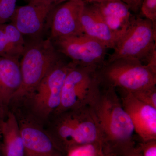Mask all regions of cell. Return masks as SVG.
I'll list each match as a JSON object with an SVG mask.
<instances>
[{
	"label": "cell",
	"mask_w": 156,
	"mask_h": 156,
	"mask_svg": "<svg viewBox=\"0 0 156 156\" xmlns=\"http://www.w3.org/2000/svg\"><path fill=\"white\" fill-rule=\"evenodd\" d=\"M89 107L100 130L105 154L122 156L135 147L134 126L116 89L101 86L99 94Z\"/></svg>",
	"instance_id": "obj_1"
},
{
	"label": "cell",
	"mask_w": 156,
	"mask_h": 156,
	"mask_svg": "<svg viewBox=\"0 0 156 156\" xmlns=\"http://www.w3.org/2000/svg\"><path fill=\"white\" fill-rule=\"evenodd\" d=\"M46 131L66 154L73 148L93 143L101 144L97 122L89 106L68 110L52 115Z\"/></svg>",
	"instance_id": "obj_2"
},
{
	"label": "cell",
	"mask_w": 156,
	"mask_h": 156,
	"mask_svg": "<svg viewBox=\"0 0 156 156\" xmlns=\"http://www.w3.org/2000/svg\"><path fill=\"white\" fill-rule=\"evenodd\" d=\"M22 57L20 62L22 83L11 100L22 98L32 92L61 59L51 39L41 37L27 43Z\"/></svg>",
	"instance_id": "obj_3"
},
{
	"label": "cell",
	"mask_w": 156,
	"mask_h": 156,
	"mask_svg": "<svg viewBox=\"0 0 156 156\" xmlns=\"http://www.w3.org/2000/svg\"><path fill=\"white\" fill-rule=\"evenodd\" d=\"M75 63L60 59L49 71L33 91L18 99L45 125L58 108L65 79Z\"/></svg>",
	"instance_id": "obj_4"
},
{
	"label": "cell",
	"mask_w": 156,
	"mask_h": 156,
	"mask_svg": "<svg viewBox=\"0 0 156 156\" xmlns=\"http://www.w3.org/2000/svg\"><path fill=\"white\" fill-rule=\"evenodd\" d=\"M101 87L133 92L156 86V72L136 59L121 58L98 69Z\"/></svg>",
	"instance_id": "obj_5"
},
{
	"label": "cell",
	"mask_w": 156,
	"mask_h": 156,
	"mask_svg": "<svg viewBox=\"0 0 156 156\" xmlns=\"http://www.w3.org/2000/svg\"><path fill=\"white\" fill-rule=\"evenodd\" d=\"M98 68L76 64L70 70L63 83L60 105L52 115L92 104L101 88Z\"/></svg>",
	"instance_id": "obj_6"
},
{
	"label": "cell",
	"mask_w": 156,
	"mask_h": 156,
	"mask_svg": "<svg viewBox=\"0 0 156 156\" xmlns=\"http://www.w3.org/2000/svg\"><path fill=\"white\" fill-rule=\"evenodd\" d=\"M8 108L17 119L24 147V156H66L49 135L44 125L22 102L12 100Z\"/></svg>",
	"instance_id": "obj_7"
},
{
	"label": "cell",
	"mask_w": 156,
	"mask_h": 156,
	"mask_svg": "<svg viewBox=\"0 0 156 156\" xmlns=\"http://www.w3.org/2000/svg\"><path fill=\"white\" fill-rule=\"evenodd\" d=\"M156 24L146 18L134 17L126 32L118 41L105 62L121 58L147 61L156 49Z\"/></svg>",
	"instance_id": "obj_8"
},
{
	"label": "cell",
	"mask_w": 156,
	"mask_h": 156,
	"mask_svg": "<svg viewBox=\"0 0 156 156\" xmlns=\"http://www.w3.org/2000/svg\"><path fill=\"white\" fill-rule=\"evenodd\" d=\"M53 41L58 51L69 57L77 65L99 68L105 62L107 48L83 34Z\"/></svg>",
	"instance_id": "obj_9"
},
{
	"label": "cell",
	"mask_w": 156,
	"mask_h": 156,
	"mask_svg": "<svg viewBox=\"0 0 156 156\" xmlns=\"http://www.w3.org/2000/svg\"><path fill=\"white\" fill-rule=\"evenodd\" d=\"M85 3L82 0H70L55 6L50 11V39L74 36L83 34L81 17Z\"/></svg>",
	"instance_id": "obj_10"
},
{
	"label": "cell",
	"mask_w": 156,
	"mask_h": 156,
	"mask_svg": "<svg viewBox=\"0 0 156 156\" xmlns=\"http://www.w3.org/2000/svg\"><path fill=\"white\" fill-rule=\"evenodd\" d=\"M122 105L141 141L156 139V108L141 102L130 92L122 91Z\"/></svg>",
	"instance_id": "obj_11"
},
{
	"label": "cell",
	"mask_w": 156,
	"mask_h": 156,
	"mask_svg": "<svg viewBox=\"0 0 156 156\" xmlns=\"http://www.w3.org/2000/svg\"><path fill=\"white\" fill-rule=\"evenodd\" d=\"M54 6L34 5L17 6L10 20L23 35L41 37L46 20Z\"/></svg>",
	"instance_id": "obj_12"
},
{
	"label": "cell",
	"mask_w": 156,
	"mask_h": 156,
	"mask_svg": "<svg viewBox=\"0 0 156 156\" xmlns=\"http://www.w3.org/2000/svg\"><path fill=\"white\" fill-rule=\"evenodd\" d=\"M93 4L119 41L126 32L134 17L129 6L122 0H107Z\"/></svg>",
	"instance_id": "obj_13"
},
{
	"label": "cell",
	"mask_w": 156,
	"mask_h": 156,
	"mask_svg": "<svg viewBox=\"0 0 156 156\" xmlns=\"http://www.w3.org/2000/svg\"><path fill=\"white\" fill-rule=\"evenodd\" d=\"M81 26L84 34L100 42L108 49L114 48L118 39L94 4H85L81 17Z\"/></svg>",
	"instance_id": "obj_14"
},
{
	"label": "cell",
	"mask_w": 156,
	"mask_h": 156,
	"mask_svg": "<svg viewBox=\"0 0 156 156\" xmlns=\"http://www.w3.org/2000/svg\"><path fill=\"white\" fill-rule=\"evenodd\" d=\"M21 83L19 59L0 57V99L8 107Z\"/></svg>",
	"instance_id": "obj_15"
},
{
	"label": "cell",
	"mask_w": 156,
	"mask_h": 156,
	"mask_svg": "<svg viewBox=\"0 0 156 156\" xmlns=\"http://www.w3.org/2000/svg\"><path fill=\"white\" fill-rule=\"evenodd\" d=\"M2 147L5 156H24V147L17 119L9 109L1 128Z\"/></svg>",
	"instance_id": "obj_16"
},
{
	"label": "cell",
	"mask_w": 156,
	"mask_h": 156,
	"mask_svg": "<svg viewBox=\"0 0 156 156\" xmlns=\"http://www.w3.org/2000/svg\"><path fill=\"white\" fill-rule=\"evenodd\" d=\"M26 44L23 36L11 23L0 24V57L19 59Z\"/></svg>",
	"instance_id": "obj_17"
},
{
	"label": "cell",
	"mask_w": 156,
	"mask_h": 156,
	"mask_svg": "<svg viewBox=\"0 0 156 156\" xmlns=\"http://www.w3.org/2000/svg\"><path fill=\"white\" fill-rule=\"evenodd\" d=\"M101 143H93L79 146L67 152L66 156H104Z\"/></svg>",
	"instance_id": "obj_18"
},
{
	"label": "cell",
	"mask_w": 156,
	"mask_h": 156,
	"mask_svg": "<svg viewBox=\"0 0 156 156\" xmlns=\"http://www.w3.org/2000/svg\"><path fill=\"white\" fill-rule=\"evenodd\" d=\"M131 93L141 102L156 108V86Z\"/></svg>",
	"instance_id": "obj_19"
},
{
	"label": "cell",
	"mask_w": 156,
	"mask_h": 156,
	"mask_svg": "<svg viewBox=\"0 0 156 156\" xmlns=\"http://www.w3.org/2000/svg\"><path fill=\"white\" fill-rule=\"evenodd\" d=\"M17 0H0V24L10 20L16 9Z\"/></svg>",
	"instance_id": "obj_20"
},
{
	"label": "cell",
	"mask_w": 156,
	"mask_h": 156,
	"mask_svg": "<svg viewBox=\"0 0 156 156\" xmlns=\"http://www.w3.org/2000/svg\"><path fill=\"white\" fill-rule=\"evenodd\" d=\"M140 10L144 18L156 24V0H143Z\"/></svg>",
	"instance_id": "obj_21"
},
{
	"label": "cell",
	"mask_w": 156,
	"mask_h": 156,
	"mask_svg": "<svg viewBox=\"0 0 156 156\" xmlns=\"http://www.w3.org/2000/svg\"><path fill=\"white\" fill-rule=\"evenodd\" d=\"M136 147L143 156H156V139L141 141L138 147Z\"/></svg>",
	"instance_id": "obj_22"
},
{
	"label": "cell",
	"mask_w": 156,
	"mask_h": 156,
	"mask_svg": "<svg viewBox=\"0 0 156 156\" xmlns=\"http://www.w3.org/2000/svg\"><path fill=\"white\" fill-rule=\"evenodd\" d=\"M70 0H30L29 4L34 5H48L55 6Z\"/></svg>",
	"instance_id": "obj_23"
},
{
	"label": "cell",
	"mask_w": 156,
	"mask_h": 156,
	"mask_svg": "<svg viewBox=\"0 0 156 156\" xmlns=\"http://www.w3.org/2000/svg\"><path fill=\"white\" fill-rule=\"evenodd\" d=\"M130 7L131 11L136 12L140 10L143 0H122Z\"/></svg>",
	"instance_id": "obj_24"
},
{
	"label": "cell",
	"mask_w": 156,
	"mask_h": 156,
	"mask_svg": "<svg viewBox=\"0 0 156 156\" xmlns=\"http://www.w3.org/2000/svg\"><path fill=\"white\" fill-rule=\"evenodd\" d=\"M8 112L9 108L8 107L6 106L0 99V131L2 124L7 118Z\"/></svg>",
	"instance_id": "obj_25"
},
{
	"label": "cell",
	"mask_w": 156,
	"mask_h": 156,
	"mask_svg": "<svg viewBox=\"0 0 156 156\" xmlns=\"http://www.w3.org/2000/svg\"><path fill=\"white\" fill-rule=\"evenodd\" d=\"M122 156H143L142 154L138 149L135 147L134 148L132 149L126 154H124Z\"/></svg>",
	"instance_id": "obj_26"
},
{
	"label": "cell",
	"mask_w": 156,
	"mask_h": 156,
	"mask_svg": "<svg viewBox=\"0 0 156 156\" xmlns=\"http://www.w3.org/2000/svg\"><path fill=\"white\" fill-rule=\"evenodd\" d=\"M86 4H93L101 2L107 0H82Z\"/></svg>",
	"instance_id": "obj_27"
},
{
	"label": "cell",
	"mask_w": 156,
	"mask_h": 156,
	"mask_svg": "<svg viewBox=\"0 0 156 156\" xmlns=\"http://www.w3.org/2000/svg\"><path fill=\"white\" fill-rule=\"evenodd\" d=\"M0 156H5L3 154L2 150V141L0 142Z\"/></svg>",
	"instance_id": "obj_28"
},
{
	"label": "cell",
	"mask_w": 156,
	"mask_h": 156,
	"mask_svg": "<svg viewBox=\"0 0 156 156\" xmlns=\"http://www.w3.org/2000/svg\"><path fill=\"white\" fill-rule=\"evenodd\" d=\"M2 141V135H1V131H0V142Z\"/></svg>",
	"instance_id": "obj_29"
},
{
	"label": "cell",
	"mask_w": 156,
	"mask_h": 156,
	"mask_svg": "<svg viewBox=\"0 0 156 156\" xmlns=\"http://www.w3.org/2000/svg\"><path fill=\"white\" fill-rule=\"evenodd\" d=\"M24 1H26V2H29L30 1V0H24Z\"/></svg>",
	"instance_id": "obj_30"
},
{
	"label": "cell",
	"mask_w": 156,
	"mask_h": 156,
	"mask_svg": "<svg viewBox=\"0 0 156 156\" xmlns=\"http://www.w3.org/2000/svg\"><path fill=\"white\" fill-rule=\"evenodd\" d=\"M104 156H111L105 154V155Z\"/></svg>",
	"instance_id": "obj_31"
}]
</instances>
